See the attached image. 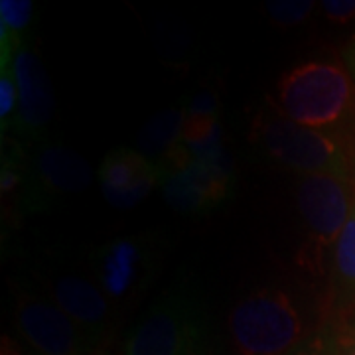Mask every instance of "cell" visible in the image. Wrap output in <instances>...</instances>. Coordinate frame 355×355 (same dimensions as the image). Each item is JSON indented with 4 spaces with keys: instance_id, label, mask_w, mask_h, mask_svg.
<instances>
[{
    "instance_id": "cell-1",
    "label": "cell",
    "mask_w": 355,
    "mask_h": 355,
    "mask_svg": "<svg viewBox=\"0 0 355 355\" xmlns=\"http://www.w3.org/2000/svg\"><path fill=\"white\" fill-rule=\"evenodd\" d=\"M279 111L296 125L330 130L355 113V81L336 62L292 67L279 81Z\"/></svg>"
},
{
    "instance_id": "cell-2",
    "label": "cell",
    "mask_w": 355,
    "mask_h": 355,
    "mask_svg": "<svg viewBox=\"0 0 355 355\" xmlns=\"http://www.w3.org/2000/svg\"><path fill=\"white\" fill-rule=\"evenodd\" d=\"M227 326L235 355H291L308 340L298 306L280 288L247 294L231 310Z\"/></svg>"
},
{
    "instance_id": "cell-3",
    "label": "cell",
    "mask_w": 355,
    "mask_h": 355,
    "mask_svg": "<svg viewBox=\"0 0 355 355\" xmlns=\"http://www.w3.org/2000/svg\"><path fill=\"white\" fill-rule=\"evenodd\" d=\"M257 139L279 164L308 174L355 178V150L349 135L296 125L282 114L259 121Z\"/></svg>"
},
{
    "instance_id": "cell-4",
    "label": "cell",
    "mask_w": 355,
    "mask_h": 355,
    "mask_svg": "<svg viewBox=\"0 0 355 355\" xmlns=\"http://www.w3.org/2000/svg\"><path fill=\"white\" fill-rule=\"evenodd\" d=\"M298 214L308 235L302 265L314 272L322 270V261L334 251L355 205V178L342 174L302 176L296 191Z\"/></svg>"
},
{
    "instance_id": "cell-5",
    "label": "cell",
    "mask_w": 355,
    "mask_h": 355,
    "mask_svg": "<svg viewBox=\"0 0 355 355\" xmlns=\"http://www.w3.org/2000/svg\"><path fill=\"white\" fill-rule=\"evenodd\" d=\"M205 316L182 292H170L140 318L123 345V355H205Z\"/></svg>"
},
{
    "instance_id": "cell-6",
    "label": "cell",
    "mask_w": 355,
    "mask_h": 355,
    "mask_svg": "<svg viewBox=\"0 0 355 355\" xmlns=\"http://www.w3.org/2000/svg\"><path fill=\"white\" fill-rule=\"evenodd\" d=\"M158 245L150 235H127L103 243L91 254L93 280L113 306L127 304L150 284Z\"/></svg>"
},
{
    "instance_id": "cell-7",
    "label": "cell",
    "mask_w": 355,
    "mask_h": 355,
    "mask_svg": "<svg viewBox=\"0 0 355 355\" xmlns=\"http://www.w3.org/2000/svg\"><path fill=\"white\" fill-rule=\"evenodd\" d=\"M14 320L26 347H30L34 354L103 355V347L91 342L87 334L48 296L28 292L20 294Z\"/></svg>"
},
{
    "instance_id": "cell-8",
    "label": "cell",
    "mask_w": 355,
    "mask_h": 355,
    "mask_svg": "<svg viewBox=\"0 0 355 355\" xmlns=\"http://www.w3.org/2000/svg\"><path fill=\"white\" fill-rule=\"evenodd\" d=\"M93 178V170L81 154L62 144H42L28 164L22 202L28 209L51 207L87 190Z\"/></svg>"
},
{
    "instance_id": "cell-9",
    "label": "cell",
    "mask_w": 355,
    "mask_h": 355,
    "mask_svg": "<svg viewBox=\"0 0 355 355\" xmlns=\"http://www.w3.org/2000/svg\"><path fill=\"white\" fill-rule=\"evenodd\" d=\"M160 182H164L162 168L130 148L111 150L99 168L103 198L114 209L140 205Z\"/></svg>"
},
{
    "instance_id": "cell-10",
    "label": "cell",
    "mask_w": 355,
    "mask_h": 355,
    "mask_svg": "<svg viewBox=\"0 0 355 355\" xmlns=\"http://www.w3.org/2000/svg\"><path fill=\"white\" fill-rule=\"evenodd\" d=\"M50 296L87 334L91 342L103 347L113 320V304L95 280L73 270L55 272L50 282Z\"/></svg>"
},
{
    "instance_id": "cell-11",
    "label": "cell",
    "mask_w": 355,
    "mask_h": 355,
    "mask_svg": "<svg viewBox=\"0 0 355 355\" xmlns=\"http://www.w3.org/2000/svg\"><path fill=\"white\" fill-rule=\"evenodd\" d=\"M10 71L18 89V111L12 128L24 139H40L53 114V93L48 73L38 55L24 46L16 51Z\"/></svg>"
},
{
    "instance_id": "cell-12",
    "label": "cell",
    "mask_w": 355,
    "mask_h": 355,
    "mask_svg": "<svg viewBox=\"0 0 355 355\" xmlns=\"http://www.w3.org/2000/svg\"><path fill=\"white\" fill-rule=\"evenodd\" d=\"M164 193L168 203L182 211H202L221 202L229 190L227 160L203 162L190 160L186 166L164 176Z\"/></svg>"
},
{
    "instance_id": "cell-13",
    "label": "cell",
    "mask_w": 355,
    "mask_h": 355,
    "mask_svg": "<svg viewBox=\"0 0 355 355\" xmlns=\"http://www.w3.org/2000/svg\"><path fill=\"white\" fill-rule=\"evenodd\" d=\"M186 109H168L153 116L137 137V148L142 156L160 166L182 142Z\"/></svg>"
},
{
    "instance_id": "cell-14",
    "label": "cell",
    "mask_w": 355,
    "mask_h": 355,
    "mask_svg": "<svg viewBox=\"0 0 355 355\" xmlns=\"http://www.w3.org/2000/svg\"><path fill=\"white\" fill-rule=\"evenodd\" d=\"M331 280L340 300L355 308V205L334 247Z\"/></svg>"
},
{
    "instance_id": "cell-15",
    "label": "cell",
    "mask_w": 355,
    "mask_h": 355,
    "mask_svg": "<svg viewBox=\"0 0 355 355\" xmlns=\"http://www.w3.org/2000/svg\"><path fill=\"white\" fill-rule=\"evenodd\" d=\"M266 12L280 26L302 24L310 14L314 12V2L308 0H277L266 4Z\"/></svg>"
},
{
    "instance_id": "cell-16",
    "label": "cell",
    "mask_w": 355,
    "mask_h": 355,
    "mask_svg": "<svg viewBox=\"0 0 355 355\" xmlns=\"http://www.w3.org/2000/svg\"><path fill=\"white\" fill-rule=\"evenodd\" d=\"M18 111V89L14 81L12 71H0V123L2 130L6 132V128H12L14 119Z\"/></svg>"
},
{
    "instance_id": "cell-17",
    "label": "cell",
    "mask_w": 355,
    "mask_h": 355,
    "mask_svg": "<svg viewBox=\"0 0 355 355\" xmlns=\"http://www.w3.org/2000/svg\"><path fill=\"white\" fill-rule=\"evenodd\" d=\"M291 355H336L334 349V334L330 326L322 328L314 336H310L296 352Z\"/></svg>"
},
{
    "instance_id": "cell-18",
    "label": "cell",
    "mask_w": 355,
    "mask_h": 355,
    "mask_svg": "<svg viewBox=\"0 0 355 355\" xmlns=\"http://www.w3.org/2000/svg\"><path fill=\"white\" fill-rule=\"evenodd\" d=\"M336 355H355V326L347 322L331 324Z\"/></svg>"
},
{
    "instance_id": "cell-19",
    "label": "cell",
    "mask_w": 355,
    "mask_h": 355,
    "mask_svg": "<svg viewBox=\"0 0 355 355\" xmlns=\"http://www.w3.org/2000/svg\"><path fill=\"white\" fill-rule=\"evenodd\" d=\"M322 10L330 22L347 24L355 20V0H326L322 2Z\"/></svg>"
},
{
    "instance_id": "cell-20",
    "label": "cell",
    "mask_w": 355,
    "mask_h": 355,
    "mask_svg": "<svg viewBox=\"0 0 355 355\" xmlns=\"http://www.w3.org/2000/svg\"><path fill=\"white\" fill-rule=\"evenodd\" d=\"M0 355H38L34 354L30 347H24L22 343H18L14 338L2 336V343H0Z\"/></svg>"
},
{
    "instance_id": "cell-21",
    "label": "cell",
    "mask_w": 355,
    "mask_h": 355,
    "mask_svg": "<svg viewBox=\"0 0 355 355\" xmlns=\"http://www.w3.org/2000/svg\"><path fill=\"white\" fill-rule=\"evenodd\" d=\"M343 62H345V67H347V71H349V76L354 77L355 81V38L354 42L345 48V53H343Z\"/></svg>"
}]
</instances>
